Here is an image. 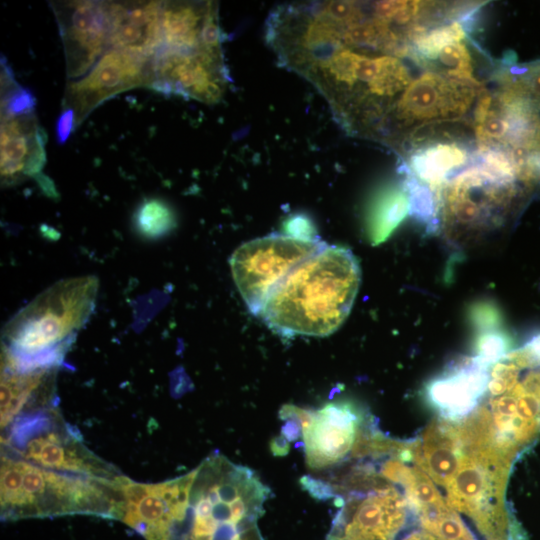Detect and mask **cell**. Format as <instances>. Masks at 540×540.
Returning <instances> with one entry per match:
<instances>
[{
	"label": "cell",
	"instance_id": "cell-17",
	"mask_svg": "<svg viewBox=\"0 0 540 540\" xmlns=\"http://www.w3.org/2000/svg\"><path fill=\"white\" fill-rule=\"evenodd\" d=\"M410 212L408 194L402 184L382 190L374 199L368 215V233L374 244L384 241Z\"/></svg>",
	"mask_w": 540,
	"mask_h": 540
},
{
	"label": "cell",
	"instance_id": "cell-19",
	"mask_svg": "<svg viewBox=\"0 0 540 540\" xmlns=\"http://www.w3.org/2000/svg\"><path fill=\"white\" fill-rule=\"evenodd\" d=\"M138 233L146 239H157L170 233L176 226L172 207L160 198L144 200L134 215Z\"/></svg>",
	"mask_w": 540,
	"mask_h": 540
},
{
	"label": "cell",
	"instance_id": "cell-8",
	"mask_svg": "<svg viewBox=\"0 0 540 540\" xmlns=\"http://www.w3.org/2000/svg\"><path fill=\"white\" fill-rule=\"evenodd\" d=\"M279 415L298 422L305 460L312 471H329L347 461L374 418L349 400L328 402L317 410L287 404Z\"/></svg>",
	"mask_w": 540,
	"mask_h": 540
},
{
	"label": "cell",
	"instance_id": "cell-3",
	"mask_svg": "<svg viewBox=\"0 0 540 540\" xmlns=\"http://www.w3.org/2000/svg\"><path fill=\"white\" fill-rule=\"evenodd\" d=\"M360 280L354 254L345 247L326 245L274 288L259 315L283 336L330 335L348 317Z\"/></svg>",
	"mask_w": 540,
	"mask_h": 540
},
{
	"label": "cell",
	"instance_id": "cell-15",
	"mask_svg": "<svg viewBox=\"0 0 540 540\" xmlns=\"http://www.w3.org/2000/svg\"><path fill=\"white\" fill-rule=\"evenodd\" d=\"M47 135L34 114L1 118V182L11 186L41 174Z\"/></svg>",
	"mask_w": 540,
	"mask_h": 540
},
{
	"label": "cell",
	"instance_id": "cell-1",
	"mask_svg": "<svg viewBox=\"0 0 540 540\" xmlns=\"http://www.w3.org/2000/svg\"><path fill=\"white\" fill-rule=\"evenodd\" d=\"M411 450L414 463L445 490L447 504L486 540H526L505 503L512 459L462 440L455 422L442 418L412 441Z\"/></svg>",
	"mask_w": 540,
	"mask_h": 540
},
{
	"label": "cell",
	"instance_id": "cell-14",
	"mask_svg": "<svg viewBox=\"0 0 540 540\" xmlns=\"http://www.w3.org/2000/svg\"><path fill=\"white\" fill-rule=\"evenodd\" d=\"M400 155L406 178L430 189L436 196L442 186L476 157V150L449 136L426 135L411 139Z\"/></svg>",
	"mask_w": 540,
	"mask_h": 540
},
{
	"label": "cell",
	"instance_id": "cell-9",
	"mask_svg": "<svg viewBox=\"0 0 540 540\" xmlns=\"http://www.w3.org/2000/svg\"><path fill=\"white\" fill-rule=\"evenodd\" d=\"M472 115L478 152L540 151V111L512 88L496 83L488 89L485 85Z\"/></svg>",
	"mask_w": 540,
	"mask_h": 540
},
{
	"label": "cell",
	"instance_id": "cell-23",
	"mask_svg": "<svg viewBox=\"0 0 540 540\" xmlns=\"http://www.w3.org/2000/svg\"><path fill=\"white\" fill-rule=\"evenodd\" d=\"M400 540H440L426 530H414Z\"/></svg>",
	"mask_w": 540,
	"mask_h": 540
},
{
	"label": "cell",
	"instance_id": "cell-6",
	"mask_svg": "<svg viewBox=\"0 0 540 540\" xmlns=\"http://www.w3.org/2000/svg\"><path fill=\"white\" fill-rule=\"evenodd\" d=\"M484 82L458 80L432 71L413 79L396 103L382 144L399 154L420 130L456 123L473 112Z\"/></svg>",
	"mask_w": 540,
	"mask_h": 540
},
{
	"label": "cell",
	"instance_id": "cell-20",
	"mask_svg": "<svg viewBox=\"0 0 540 540\" xmlns=\"http://www.w3.org/2000/svg\"><path fill=\"white\" fill-rule=\"evenodd\" d=\"M2 78L7 84L9 89L4 87V97L1 101V118H13L25 115L34 114L36 105V99L34 95L26 88H23L14 82L13 77L7 74V67H5Z\"/></svg>",
	"mask_w": 540,
	"mask_h": 540
},
{
	"label": "cell",
	"instance_id": "cell-13",
	"mask_svg": "<svg viewBox=\"0 0 540 540\" xmlns=\"http://www.w3.org/2000/svg\"><path fill=\"white\" fill-rule=\"evenodd\" d=\"M490 367L476 355L453 362L426 384V402L440 418L453 422L462 420L485 395Z\"/></svg>",
	"mask_w": 540,
	"mask_h": 540
},
{
	"label": "cell",
	"instance_id": "cell-12",
	"mask_svg": "<svg viewBox=\"0 0 540 540\" xmlns=\"http://www.w3.org/2000/svg\"><path fill=\"white\" fill-rule=\"evenodd\" d=\"M65 47L68 75L84 74L108 47V3L73 1L55 9Z\"/></svg>",
	"mask_w": 540,
	"mask_h": 540
},
{
	"label": "cell",
	"instance_id": "cell-10",
	"mask_svg": "<svg viewBox=\"0 0 540 540\" xmlns=\"http://www.w3.org/2000/svg\"><path fill=\"white\" fill-rule=\"evenodd\" d=\"M148 61L126 50H107L85 77L68 87L64 104L74 110L76 125L107 98L142 84L148 85Z\"/></svg>",
	"mask_w": 540,
	"mask_h": 540
},
{
	"label": "cell",
	"instance_id": "cell-18",
	"mask_svg": "<svg viewBox=\"0 0 540 540\" xmlns=\"http://www.w3.org/2000/svg\"><path fill=\"white\" fill-rule=\"evenodd\" d=\"M48 369L30 372L5 370L1 380V424L7 425L43 383Z\"/></svg>",
	"mask_w": 540,
	"mask_h": 540
},
{
	"label": "cell",
	"instance_id": "cell-22",
	"mask_svg": "<svg viewBox=\"0 0 540 540\" xmlns=\"http://www.w3.org/2000/svg\"><path fill=\"white\" fill-rule=\"evenodd\" d=\"M76 128V116L72 108L64 107L56 122V139L64 144L71 132Z\"/></svg>",
	"mask_w": 540,
	"mask_h": 540
},
{
	"label": "cell",
	"instance_id": "cell-2",
	"mask_svg": "<svg viewBox=\"0 0 540 540\" xmlns=\"http://www.w3.org/2000/svg\"><path fill=\"white\" fill-rule=\"evenodd\" d=\"M191 473L160 540H264L258 521L271 490L255 471L213 453Z\"/></svg>",
	"mask_w": 540,
	"mask_h": 540
},
{
	"label": "cell",
	"instance_id": "cell-11",
	"mask_svg": "<svg viewBox=\"0 0 540 540\" xmlns=\"http://www.w3.org/2000/svg\"><path fill=\"white\" fill-rule=\"evenodd\" d=\"M115 481L121 493L118 519L147 540H160L188 487L190 472L158 484L137 483L124 477Z\"/></svg>",
	"mask_w": 540,
	"mask_h": 540
},
{
	"label": "cell",
	"instance_id": "cell-7",
	"mask_svg": "<svg viewBox=\"0 0 540 540\" xmlns=\"http://www.w3.org/2000/svg\"><path fill=\"white\" fill-rule=\"evenodd\" d=\"M326 244L271 234L239 246L230 257L231 273L248 309L259 315L274 288L303 260Z\"/></svg>",
	"mask_w": 540,
	"mask_h": 540
},
{
	"label": "cell",
	"instance_id": "cell-5",
	"mask_svg": "<svg viewBox=\"0 0 540 540\" xmlns=\"http://www.w3.org/2000/svg\"><path fill=\"white\" fill-rule=\"evenodd\" d=\"M98 288L95 276L64 279L16 313L3 331L5 370L30 372L58 365L91 315Z\"/></svg>",
	"mask_w": 540,
	"mask_h": 540
},
{
	"label": "cell",
	"instance_id": "cell-4",
	"mask_svg": "<svg viewBox=\"0 0 540 540\" xmlns=\"http://www.w3.org/2000/svg\"><path fill=\"white\" fill-rule=\"evenodd\" d=\"M326 476L306 475L301 485L339 507L326 540H397L417 518L404 490L380 470L370 452L351 457Z\"/></svg>",
	"mask_w": 540,
	"mask_h": 540
},
{
	"label": "cell",
	"instance_id": "cell-16",
	"mask_svg": "<svg viewBox=\"0 0 540 540\" xmlns=\"http://www.w3.org/2000/svg\"><path fill=\"white\" fill-rule=\"evenodd\" d=\"M21 454L32 464L58 471L93 475L99 472L91 456L81 453L76 442L69 443L56 433H47L30 439Z\"/></svg>",
	"mask_w": 540,
	"mask_h": 540
},
{
	"label": "cell",
	"instance_id": "cell-21",
	"mask_svg": "<svg viewBox=\"0 0 540 540\" xmlns=\"http://www.w3.org/2000/svg\"><path fill=\"white\" fill-rule=\"evenodd\" d=\"M284 234L303 240H315L316 230L312 222L304 215H294L284 223Z\"/></svg>",
	"mask_w": 540,
	"mask_h": 540
}]
</instances>
